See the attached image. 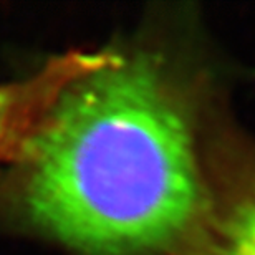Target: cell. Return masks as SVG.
<instances>
[{"label": "cell", "mask_w": 255, "mask_h": 255, "mask_svg": "<svg viewBox=\"0 0 255 255\" xmlns=\"http://www.w3.org/2000/svg\"><path fill=\"white\" fill-rule=\"evenodd\" d=\"M93 58L95 55L58 57L28 78L0 85V172L20 159L60 91Z\"/></svg>", "instance_id": "7a4b0ae2"}, {"label": "cell", "mask_w": 255, "mask_h": 255, "mask_svg": "<svg viewBox=\"0 0 255 255\" xmlns=\"http://www.w3.org/2000/svg\"><path fill=\"white\" fill-rule=\"evenodd\" d=\"M7 186L25 226L88 255L171 246L202 204L184 108L154 66L115 55L65 85Z\"/></svg>", "instance_id": "6da1fadb"}]
</instances>
